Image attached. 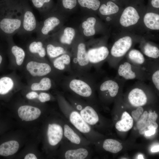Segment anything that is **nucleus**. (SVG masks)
Listing matches in <instances>:
<instances>
[{"label":"nucleus","instance_id":"obj_36","mask_svg":"<svg viewBox=\"0 0 159 159\" xmlns=\"http://www.w3.org/2000/svg\"><path fill=\"white\" fill-rule=\"evenodd\" d=\"M78 2L82 7L94 11L98 10L100 4L99 0H78Z\"/></svg>","mask_w":159,"mask_h":159},{"label":"nucleus","instance_id":"obj_11","mask_svg":"<svg viewBox=\"0 0 159 159\" xmlns=\"http://www.w3.org/2000/svg\"><path fill=\"white\" fill-rule=\"evenodd\" d=\"M77 29L74 28L71 26H63L58 32L49 38L69 48L77 36Z\"/></svg>","mask_w":159,"mask_h":159},{"label":"nucleus","instance_id":"obj_25","mask_svg":"<svg viewBox=\"0 0 159 159\" xmlns=\"http://www.w3.org/2000/svg\"><path fill=\"white\" fill-rule=\"evenodd\" d=\"M64 136L72 144L79 145H82V140L68 124L63 122Z\"/></svg>","mask_w":159,"mask_h":159},{"label":"nucleus","instance_id":"obj_22","mask_svg":"<svg viewBox=\"0 0 159 159\" xmlns=\"http://www.w3.org/2000/svg\"><path fill=\"white\" fill-rule=\"evenodd\" d=\"M127 60L133 64L144 69L148 62V61L145 59L143 53L135 49H132L129 51L127 56Z\"/></svg>","mask_w":159,"mask_h":159},{"label":"nucleus","instance_id":"obj_9","mask_svg":"<svg viewBox=\"0 0 159 159\" xmlns=\"http://www.w3.org/2000/svg\"><path fill=\"white\" fill-rule=\"evenodd\" d=\"M132 38L129 36L122 37L115 42L110 50L111 57L107 60L110 67L116 68L122 57L132 47Z\"/></svg>","mask_w":159,"mask_h":159},{"label":"nucleus","instance_id":"obj_47","mask_svg":"<svg viewBox=\"0 0 159 159\" xmlns=\"http://www.w3.org/2000/svg\"><path fill=\"white\" fill-rule=\"evenodd\" d=\"M147 128H143L139 130V133L140 134H143L146 131Z\"/></svg>","mask_w":159,"mask_h":159},{"label":"nucleus","instance_id":"obj_37","mask_svg":"<svg viewBox=\"0 0 159 159\" xmlns=\"http://www.w3.org/2000/svg\"><path fill=\"white\" fill-rule=\"evenodd\" d=\"M148 115L149 113L147 111H145L141 115L137 121V127L139 130L143 128H147V121L148 117Z\"/></svg>","mask_w":159,"mask_h":159},{"label":"nucleus","instance_id":"obj_24","mask_svg":"<svg viewBox=\"0 0 159 159\" xmlns=\"http://www.w3.org/2000/svg\"><path fill=\"white\" fill-rule=\"evenodd\" d=\"M89 154L87 148L83 147L68 148L63 153V157L66 159H85Z\"/></svg>","mask_w":159,"mask_h":159},{"label":"nucleus","instance_id":"obj_16","mask_svg":"<svg viewBox=\"0 0 159 159\" xmlns=\"http://www.w3.org/2000/svg\"><path fill=\"white\" fill-rule=\"evenodd\" d=\"M44 41L46 53L51 59H54L69 52L68 48L53 40L49 37Z\"/></svg>","mask_w":159,"mask_h":159},{"label":"nucleus","instance_id":"obj_26","mask_svg":"<svg viewBox=\"0 0 159 159\" xmlns=\"http://www.w3.org/2000/svg\"><path fill=\"white\" fill-rule=\"evenodd\" d=\"M133 124L132 118L126 111L124 112L121 116V120L115 124L116 128L121 132H126L132 127Z\"/></svg>","mask_w":159,"mask_h":159},{"label":"nucleus","instance_id":"obj_15","mask_svg":"<svg viewBox=\"0 0 159 159\" xmlns=\"http://www.w3.org/2000/svg\"><path fill=\"white\" fill-rule=\"evenodd\" d=\"M26 69L30 74L34 77H42L49 74L52 68L48 64L31 61L26 65Z\"/></svg>","mask_w":159,"mask_h":159},{"label":"nucleus","instance_id":"obj_14","mask_svg":"<svg viewBox=\"0 0 159 159\" xmlns=\"http://www.w3.org/2000/svg\"><path fill=\"white\" fill-rule=\"evenodd\" d=\"M96 22V19L90 15H86L82 19L80 25V34L84 39L92 37L95 34Z\"/></svg>","mask_w":159,"mask_h":159},{"label":"nucleus","instance_id":"obj_49","mask_svg":"<svg viewBox=\"0 0 159 159\" xmlns=\"http://www.w3.org/2000/svg\"><path fill=\"white\" fill-rule=\"evenodd\" d=\"M2 60V57L1 55H0V64Z\"/></svg>","mask_w":159,"mask_h":159},{"label":"nucleus","instance_id":"obj_10","mask_svg":"<svg viewBox=\"0 0 159 159\" xmlns=\"http://www.w3.org/2000/svg\"><path fill=\"white\" fill-rule=\"evenodd\" d=\"M125 80L117 77L107 78L103 80L97 87L101 93H105L111 97L116 96L123 87Z\"/></svg>","mask_w":159,"mask_h":159},{"label":"nucleus","instance_id":"obj_4","mask_svg":"<svg viewBox=\"0 0 159 159\" xmlns=\"http://www.w3.org/2000/svg\"><path fill=\"white\" fill-rule=\"evenodd\" d=\"M64 85L72 93L86 99L92 96L97 87L92 80L77 75L67 79Z\"/></svg>","mask_w":159,"mask_h":159},{"label":"nucleus","instance_id":"obj_13","mask_svg":"<svg viewBox=\"0 0 159 159\" xmlns=\"http://www.w3.org/2000/svg\"><path fill=\"white\" fill-rule=\"evenodd\" d=\"M47 135L48 143L51 146L57 145L64 137L63 122L62 124L57 123L49 124Z\"/></svg>","mask_w":159,"mask_h":159},{"label":"nucleus","instance_id":"obj_44","mask_svg":"<svg viewBox=\"0 0 159 159\" xmlns=\"http://www.w3.org/2000/svg\"><path fill=\"white\" fill-rule=\"evenodd\" d=\"M24 159H37L36 155L33 153H29L26 155L24 158Z\"/></svg>","mask_w":159,"mask_h":159},{"label":"nucleus","instance_id":"obj_27","mask_svg":"<svg viewBox=\"0 0 159 159\" xmlns=\"http://www.w3.org/2000/svg\"><path fill=\"white\" fill-rule=\"evenodd\" d=\"M19 144L15 140L4 142L0 145V155L7 156L16 153L19 148Z\"/></svg>","mask_w":159,"mask_h":159},{"label":"nucleus","instance_id":"obj_1","mask_svg":"<svg viewBox=\"0 0 159 159\" xmlns=\"http://www.w3.org/2000/svg\"><path fill=\"white\" fill-rule=\"evenodd\" d=\"M70 48L72 68L77 75L84 74L92 66L88 58L87 43L80 34L77 35Z\"/></svg>","mask_w":159,"mask_h":159},{"label":"nucleus","instance_id":"obj_2","mask_svg":"<svg viewBox=\"0 0 159 159\" xmlns=\"http://www.w3.org/2000/svg\"><path fill=\"white\" fill-rule=\"evenodd\" d=\"M7 8L6 16L0 21V29L9 38L13 37L20 29L22 18L19 0H11Z\"/></svg>","mask_w":159,"mask_h":159},{"label":"nucleus","instance_id":"obj_20","mask_svg":"<svg viewBox=\"0 0 159 159\" xmlns=\"http://www.w3.org/2000/svg\"><path fill=\"white\" fill-rule=\"evenodd\" d=\"M79 112L83 120L90 125L96 124L99 120L98 115L94 108L85 103Z\"/></svg>","mask_w":159,"mask_h":159},{"label":"nucleus","instance_id":"obj_30","mask_svg":"<svg viewBox=\"0 0 159 159\" xmlns=\"http://www.w3.org/2000/svg\"><path fill=\"white\" fill-rule=\"evenodd\" d=\"M103 147L105 150L113 153H117L122 148L119 142L112 139L105 140L103 142Z\"/></svg>","mask_w":159,"mask_h":159},{"label":"nucleus","instance_id":"obj_12","mask_svg":"<svg viewBox=\"0 0 159 159\" xmlns=\"http://www.w3.org/2000/svg\"><path fill=\"white\" fill-rule=\"evenodd\" d=\"M87 49L89 60L92 66L98 67L109 57L110 51L108 47L105 45L89 47H87Z\"/></svg>","mask_w":159,"mask_h":159},{"label":"nucleus","instance_id":"obj_21","mask_svg":"<svg viewBox=\"0 0 159 159\" xmlns=\"http://www.w3.org/2000/svg\"><path fill=\"white\" fill-rule=\"evenodd\" d=\"M71 56L69 52L54 59L52 64L57 70L61 72L67 71L71 68Z\"/></svg>","mask_w":159,"mask_h":159},{"label":"nucleus","instance_id":"obj_7","mask_svg":"<svg viewBox=\"0 0 159 159\" xmlns=\"http://www.w3.org/2000/svg\"><path fill=\"white\" fill-rule=\"evenodd\" d=\"M60 104L70 123L79 132L87 136L91 131L90 126L82 118L79 112L70 104L62 96L60 97Z\"/></svg>","mask_w":159,"mask_h":159},{"label":"nucleus","instance_id":"obj_19","mask_svg":"<svg viewBox=\"0 0 159 159\" xmlns=\"http://www.w3.org/2000/svg\"><path fill=\"white\" fill-rule=\"evenodd\" d=\"M145 70L149 75L151 85L158 91L159 90V66L158 61H148Z\"/></svg>","mask_w":159,"mask_h":159},{"label":"nucleus","instance_id":"obj_33","mask_svg":"<svg viewBox=\"0 0 159 159\" xmlns=\"http://www.w3.org/2000/svg\"><path fill=\"white\" fill-rule=\"evenodd\" d=\"M51 80L48 77L42 78L39 82L33 83L31 87V89L33 91H47L52 87Z\"/></svg>","mask_w":159,"mask_h":159},{"label":"nucleus","instance_id":"obj_34","mask_svg":"<svg viewBox=\"0 0 159 159\" xmlns=\"http://www.w3.org/2000/svg\"><path fill=\"white\" fill-rule=\"evenodd\" d=\"M10 51L16 59V64L19 66L23 63L25 56V53L24 49L20 47L13 44Z\"/></svg>","mask_w":159,"mask_h":159},{"label":"nucleus","instance_id":"obj_31","mask_svg":"<svg viewBox=\"0 0 159 159\" xmlns=\"http://www.w3.org/2000/svg\"><path fill=\"white\" fill-rule=\"evenodd\" d=\"M99 11L102 15H108L117 13L119 10L118 6L111 1H109L107 4H102L99 8Z\"/></svg>","mask_w":159,"mask_h":159},{"label":"nucleus","instance_id":"obj_39","mask_svg":"<svg viewBox=\"0 0 159 159\" xmlns=\"http://www.w3.org/2000/svg\"><path fill=\"white\" fill-rule=\"evenodd\" d=\"M137 107L135 110L132 112L131 114L133 119L135 121H138L144 111L143 108L142 106Z\"/></svg>","mask_w":159,"mask_h":159},{"label":"nucleus","instance_id":"obj_42","mask_svg":"<svg viewBox=\"0 0 159 159\" xmlns=\"http://www.w3.org/2000/svg\"><path fill=\"white\" fill-rule=\"evenodd\" d=\"M39 95L36 92L32 91L27 93L26 95V97L29 99H33L38 97Z\"/></svg>","mask_w":159,"mask_h":159},{"label":"nucleus","instance_id":"obj_8","mask_svg":"<svg viewBox=\"0 0 159 159\" xmlns=\"http://www.w3.org/2000/svg\"><path fill=\"white\" fill-rule=\"evenodd\" d=\"M127 95V99L132 106L138 107L145 105L148 100L147 92L151 91L153 87L144 81H139L131 86Z\"/></svg>","mask_w":159,"mask_h":159},{"label":"nucleus","instance_id":"obj_38","mask_svg":"<svg viewBox=\"0 0 159 159\" xmlns=\"http://www.w3.org/2000/svg\"><path fill=\"white\" fill-rule=\"evenodd\" d=\"M62 1L63 7L67 11L72 10L77 4V0H62Z\"/></svg>","mask_w":159,"mask_h":159},{"label":"nucleus","instance_id":"obj_32","mask_svg":"<svg viewBox=\"0 0 159 159\" xmlns=\"http://www.w3.org/2000/svg\"><path fill=\"white\" fill-rule=\"evenodd\" d=\"M142 50L144 54L148 57L155 60L158 58L159 49L157 46L146 43L143 46Z\"/></svg>","mask_w":159,"mask_h":159},{"label":"nucleus","instance_id":"obj_5","mask_svg":"<svg viewBox=\"0 0 159 159\" xmlns=\"http://www.w3.org/2000/svg\"><path fill=\"white\" fill-rule=\"evenodd\" d=\"M116 68L117 77L125 80H137L144 81L150 80L148 73L144 69L138 67L128 60H121Z\"/></svg>","mask_w":159,"mask_h":159},{"label":"nucleus","instance_id":"obj_23","mask_svg":"<svg viewBox=\"0 0 159 159\" xmlns=\"http://www.w3.org/2000/svg\"><path fill=\"white\" fill-rule=\"evenodd\" d=\"M28 50L31 54L37 55L41 58L44 57L47 54L44 41L37 38L29 42Z\"/></svg>","mask_w":159,"mask_h":159},{"label":"nucleus","instance_id":"obj_40","mask_svg":"<svg viewBox=\"0 0 159 159\" xmlns=\"http://www.w3.org/2000/svg\"><path fill=\"white\" fill-rule=\"evenodd\" d=\"M158 117V115L155 111L153 112L149 113L147 121L146 126L147 128L152 123L156 122Z\"/></svg>","mask_w":159,"mask_h":159},{"label":"nucleus","instance_id":"obj_46","mask_svg":"<svg viewBox=\"0 0 159 159\" xmlns=\"http://www.w3.org/2000/svg\"><path fill=\"white\" fill-rule=\"evenodd\" d=\"M151 150L153 152H158L159 150V145L155 146L153 147L151 149Z\"/></svg>","mask_w":159,"mask_h":159},{"label":"nucleus","instance_id":"obj_17","mask_svg":"<svg viewBox=\"0 0 159 159\" xmlns=\"http://www.w3.org/2000/svg\"><path fill=\"white\" fill-rule=\"evenodd\" d=\"M140 18L137 10L134 7L129 6L123 11L120 17V23L122 26L127 27L136 24Z\"/></svg>","mask_w":159,"mask_h":159},{"label":"nucleus","instance_id":"obj_48","mask_svg":"<svg viewBox=\"0 0 159 159\" xmlns=\"http://www.w3.org/2000/svg\"><path fill=\"white\" fill-rule=\"evenodd\" d=\"M138 159H144L143 156L142 155H139L138 156Z\"/></svg>","mask_w":159,"mask_h":159},{"label":"nucleus","instance_id":"obj_45","mask_svg":"<svg viewBox=\"0 0 159 159\" xmlns=\"http://www.w3.org/2000/svg\"><path fill=\"white\" fill-rule=\"evenodd\" d=\"M151 3L154 7L157 8H159V0H152Z\"/></svg>","mask_w":159,"mask_h":159},{"label":"nucleus","instance_id":"obj_6","mask_svg":"<svg viewBox=\"0 0 159 159\" xmlns=\"http://www.w3.org/2000/svg\"><path fill=\"white\" fill-rule=\"evenodd\" d=\"M21 11L22 23L17 33L20 35H30L36 32L39 24L27 0H19Z\"/></svg>","mask_w":159,"mask_h":159},{"label":"nucleus","instance_id":"obj_43","mask_svg":"<svg viewBox=\"0 0 159 159\" xmlns=\"http://www.w3.org/2000/svg\"><path fill=\"white\" fill-rule=\"evenodd\" d=\"M156 129L155 128H152L148 130H146L145 132V134L147 136H150L154 135Z\"/></svg>","mask_w":159,"mask_h":159},{"label":"nucleus","instance_id":"obj_41","mask_svg":"<svg viewBox=\"0 0 159 159\" xmlns=\"http://www.w3.org/2000/svg\"><path fill=\"white\" fill-rule=\"evenodd\" d=\"M38 98L40 102L44 103L49 101L51 99V96L47 93L42 92L39 95Z\"/></svg>","mask_w":159,"mask_h":159},{"label":"nucleus","instance_id":"obj_3","mask_svg":"<svg viewBox=\"0 0 159 159\" xmlns=\"http://www.w3.org/2000/svg\"><path fill=\"white\" fill-rule=\"evenodd\" d=\"M36 32L37 38L45 40L58 32L63 26L65 16L54 9L43 16Z\"/></svg>","mask_w":159,"mask_h":159},{"label":"nucleus","instance_id":"obj_50","mask_svg":"<svg viewBox=\"0 0 159 159\" xmlns=\"http://www.w3.org/2000/svg\"><path fill=\"white\" fill-rule=\"evenodd\" d=\"M113 0V1H115V0Z\"/></svg>","mask_w":159,"mask_h":159},{"label":"nucleus","instance_id":"obj_35","mask_svg":"<svg viewBox=\"0 0 159 159\" xmlns=\"http://www.w3.org/2000/svg\"><path fill=\"white\" fill-rule=\"evenodd\" d=\"M14 83L9 77H4L0 79V94L5 95L13 88Z\"/></svg>","mask_w":159,"mask_h":159},{"label":"nucleus","instance_id":"obj_29","mask_svg":"<svg viewBox=\"0 0 159 159\" xmlns=\"http://www.w3.org/2000/svg\"><path fill=\"white\" fill-rule=\"evenodd\" d=\"M143 22L148 28L153 30L159 29V15L153 12L146 13L143 17Z\"/></svg>","mask_w":159,"mask_h":159},{"label":"nucleus","instance_id":"obj_28","mask_svg":"<svg viewBox=\"0 0 159 159\" xmlns=\"http://www.w3.org/2000/svg\"><path fill=\"white\" fill-rule=\"evenodd\" d=\"M29 0L42 16L54 9L52 6V0Z\"/></svg>","mask_w":159,"mask_h":159},{"label":"nucleus","instance_id":"obj_18","mask_svg":"<svg viewBox=\"0 0 159 159\" xmlns=\"http://www.w3.org/2000/svg\"><path fill=\"white\" fill-rule=\"evenodd\" d=\"M18 113L19 117L22 120L29 121L38 118L40 115L41 112L37 107L25 105L19 108Z\"/></svg>","mask_w":159,"mask_h":159}]
</instances>
